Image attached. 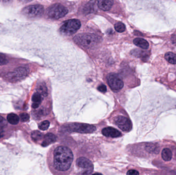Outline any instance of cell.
Returning <instances> with one entry per match:
<instances>
[{
  "instance_id": "cell-1",
  "label": "cell",
  "mask_w": 176,
  "mask_h": 175,
  "mask_svg": "<svg viewBox=\"0 0 176 175\" xmlns=\"http://www.w3.org/2000/svg\"><path fill=\"white\" fill-rule=\"evenodd\" d=\"M74 155L71 149L61 145L54 146L51 149L49 164L54 173L67 174L71 170Z\"/></svg>"
},
{
  "instance_id": "cell-2",
  "label": "cell",
  "mask_w": 176,
  "mask_h": 175,
  "mask_svg": "<svg viewBox=\"0 0 176 175\" xmlns=\"http://www.w3.org/2000/svg\"><path fill=\"white\" fill-rule=\"evenodd\" d=\"M75 42L84 48H91L97 45L99 40V37L93 34H83L78 35L74 38Z\"/></svg>"
},
{
  "instance_id": "cell-3",
  "label": "cell",
  "mask_w": 176,
  "mask_h": 175,
  "mask_svg": "<svg viewBox=\"0 0 176 175\" xmlns=\"http://www.w3.org/2000/svg\"><path fill=\"white\" fill-rule=\"evenodd\" d=\"M81 26V21L78 20H69L61 26L60 32L63 35H71L76 33Z\"/></svg>"
},
{
  "instance_id": "cell-4",
  "label": "cell",
  "mask_w": 176,
  "mask_h": 175,
  "mask_svg": "<svg viewBox=\"0 0 176 175\" xmlns=\"http://www.w3.org/2000/svg\"><path fill=\"white\" fill-rule=\"evenodd\" d=\"M65 129L69 132H77L79 133H92L96 130L95 126L85 123H72L68 124Z\"/></svg>"
},
{
  "instance_id": "cell-5",
  "label": "cell",
  "mask_w": 176,
  "mask_h": 175,
  "mask_svg": "<svg viewBox=\"0 0 176 175\" xmlns=\"http://www.w3.org/2000/svg\"><path fill=\"white\" fill-rule=\"evenodd\" d=\"M47 15L52 19L57 20L65 16L68 13V10L61 4H54L50 7L47 11Z\"/></svg>"
},
{
  "instance_id": "cell-6",
  "label": "cell",
  "mask_w": 176,
  "mask_h": 175,
  "mask_svg": "<svg viewBox=\"0 0 176 175\" xmlns=\"http://www.w3.org/2000/svg\"><path fill=\"white\" fill-rule=\"evenodd\" d=\"M76 166L79 169L82 170L81 174L90 175L93 172L94 166L89 159L85 157H80L76 160Z\"/></svg>"
},
{
  "instance_id": "cell-7",
  "label": "cell",
  "mask_w": 176,
  "mask_h": 175,
  "mask_svg": "<svg viewBox=\"0 0 176 175\" xmlns=\"http://www.w3.org/2000/svg\"><path fill=\"white\" fill-rule=\"evenodd\" d=\"M28 72L29 70L28 68L25 67L17 68L13 72L8 74L7 78L11 82H17L26 77Z\"/></svg>"
},
{
  "instance_id": "cell-8",
  "label": "cell",
  "mask_w": 176,
  "mask_h": 175,
  "mask_svg": "<svg viewBox=\"0 0 176 175\" xmlns=\"http://www.w3.org/2000/svg\"><path fill=\"white\" fill-rule=\"evenodd\" d=\"M44 12V7L40 5H34L25 7L22 13L25 16L29 18H36L42 16Z\"/></svg>"
},
{
  "instance_id": "cell-9",
  "label": "cell",
  "mask_w": 176,
  "mask_h": 175,
  "mask_svg": "<svg viewBox=\"0 0 176 175\" xmlns=\"http://www.w3.org/2000/svg\"><path fill=\"white\" fill-rule=\"evenodd\" d=\"M107 81L111 89L115 92L119 91L124 87L123 80L116 74H109L107 77Z\"/></svg>"
},
{
  "instance_id": "cell-10",
  "label": "cell",
  "mask_w": 176,
  "mask_h": 175,
  "mask_svg": "<svg viewBox=\"0 0 176 175\" xmlns=\"http://www.w3.org/2000/svg\"><path fill=\"white\" fill-rule=\"evenodd\" d=\"M114 121L116 126L124 132H129L132 129L131 121L125 116H117Z\"/></svg>"
},
{
  "instance_id": "cell-11",
  "label": "cell",
  "mask_w": 176,
  "mask_h": 175,
  "mask_svg": "<svg viewBox=\"0 0 176 175\" xmlns=\"http://www.w3.org/2000/svg\"><path fill=\"white\" fill-rule=\"evenodd\" d=\"M102 133L103 136L111 138H118L122 136V133L120 131L112 127H107L102 130Z\"/></svg>"
},
{
  "instance_id": "cell-12",
  "label": "cell",
  "mask_w": 176,
  "mask_h": 175,
  "mask_svg": "<svg viewBox=\"0 0 176 175\" xmlns=\"http://www.w3.org/2000/svg\"><path fill=\"white\" fill-rule=\"evenodd\" d=\"M113 0H97V5L100 9L108 11L111 8Z\"/></svg>"
},
{
  "instance_id": "cell-13",
  "label": "cell",
  "mask_w": 176,
  "mask_h": 175,
  "mask_svg": "<svg viewBox=\"0 0 176 175\" xmlns=\"http://www.w3.org/2000/svg\"><path fill=\"white\" fill-rule=\"evenodd\" d=\"M57 140L56 135L52 133H47L44 136L43 140L42 141V146L46 147L52 143H54Z\"/></svg>"
},
{
  "instance_id": "cell-14",
  "label": "cell",
  "mask_w": 176,
  "mask_h": 175,
  "mask_svg": "<svg viewBox=\"0 0 176 175\" xmlns=\"http://www.w3.org/2000/svg\"><path fill=\"white\" fill-rule=\"evenodd\" d=\"M42 100L43 97L41 94L37 92L34 93L32 96V101L33 102L32 104V108L36 109L39 108V105L42 102Z\"/></svg>"
},
{
  "instance_id": "cell-15",
  "label": "cell",
  "mask_w": 176,
  "mask_h": 175,
  "mask_svg": "<svg viewBox=\"0 0 176 175\" xmlns=\"http://www.w3.org/2000/svg\"><path fill=\"white\" fill-rule=\"evenodd\" d=\"M133 43L140 48L147 49L149 47L148 42L142 38H136L133 40Z\"/></svg>"
},
{
  "instance_id": "cell-16",
  "label": "cell",
  "mask_w": 176,
  "mask_h": 175,
  "mask_svg": "<svg viewBox=\"0 0 176 175\" xmlns=\"http://www.w3.org/2000/svg\"><path fill=\"white\" fill-rule=\"evenodd\" d=\"M173 157V154L169 148H165L162 151V157L165 161H170L171 160Z\"/></svg>"
},
{
  "instance_id": "cell-17",
  "label": "cell",
  "mask_w": 176,
  "mask_h": 175,
  "mask_svg": "<svg viewBox=\"0 0 176 175\" xmlns=\"http://www.w3.org/2000/svg\"><path fill=\"white\" fill-rule=\"evenodd\" d=\"M7 119L8 122L13 125H16L19 123L20 120L19 117L16 114L13 113L8 115Z\"/></svg>"
},
{
  "instance_id": "cell-18",
  "label": "cell",
  "mask_w": 176,
  "mask_h": 175,
  "mask_svg": "<svg viewBox=\"0 0 176 175\" xmlns=\"http://www.w3.org/2000/svg\"><path fill=\"white\" fill-rule=\"evenodd\" d=\"M165 58L169 63L172 64H176V54L175 53L171 52L167 53L165 54Z\"/></svg>"
},
{
  "instance_id": "cell-19",
  "label": "cell",
  "mask_w": 176,
  "mask_h": 175,
  "mask_svg": "<svg viewBox=\"0 0 176 175\" xmlns=\"http://www.w3.org/2000/svg\"><path fill=\"white\" fill-rule=\"evenodd\" d=\"M31 137L34 141H38L43 138V134L38 130H35L32 133Z\"/></svg>"
},
{
  "instance_id": "cell-20",
  "label": "cell",
  "mask_w": 176,
  "mask_h": 175,
  "mask_svg": "<svg viewBox=\"0 0 176 175\" xmlns=\"http://www.w3.org/2000/svg\"><path fill=\"white\" fill-rule=\"evenodd\" d=\"M37 92L42 95V96L46 97L47 95V89L45 84H40L38 86Z\"/></svg>"
},
{
  "instance_id": "cell-21",
  "label": "cell",
  "mask_w": 176,
  "mask_h": 175,
  "mask_svg": "<svg viewBox=\"0 0 176 175\" xmlns=\"http://www.w3.org/2000/svg\"><path fill=\"white\" fill-rule=\"evenodd\" d=\"M94 4L93 2H89V3L86 4L84 8V13H90L93 12L94 10Z\"/></svg>"
},
{
  "instance_id": "cell-22",
  "label": "cell",
  "mask_w": 176,
  "mask_h": 175,
  "mask_svg": "<svg viewBox=\"0 0 176 175\" xmlns=\"http://www.w3.org/2000/svg\"><path fill=\"white\" fill-rule=\"evenodd\" d=\"M115 29L118 32H123L126 30V26L121 22L117 23L114 26Z\"/></svg>"
},
{
  "instance_id": "cell-23",
  "label": "cell",
  "mask_w": 176,
  "mask_h": 175,
  "mask_svg": "<svg viewBox=\"0 0 176 175\" xmlns=\"http://www.w3.org/2000/svg\"><path fill=\"white\" fill-rule=\"evenodd\" d=\"M50 125V123L49 121L45 120L41 122L39 124L38 127L40 130H46L49 129Z\"/></svg>"
},
{
  "instance_id": "cell-24",
  "label": "cell",
  "mask_w": 176,
  "mask_h": 175,
  "mask_svg": "<svg viewBox=\"0 0 176 175\" xmlns=\"http://www.w3.org/2000/svg\"><path fill=\"white\" fill-rule=\"evenodd\" d=\"M146 149L147 151L150 153H157L156 152L157 150V146L154 144H147L146 146Z\"/></svg>"
},
{
  "instance_id": "cell-25",
  "label": "cell",
  "mask_w": 176,
  "mask_h": 175,
  "mask_svg": "<svg viewBox=\"0 0 176 175\" xmlns=\"http://www.w3.org/2000/svg\"><path fill=\"white\" fill-rule=\"evenodd\" d=\"M20 118L22 122H26L29 119V115L27 113H22L20 115Z\"/></svg>"
},
{
  "instance_id": "cell-26",
  "label": "cell",
  "mask_w": 176,
  "mask_h": 175,
  "mask_svg": "<svg viewBox=\"0 0 176 175\" xmlns=\"http://www.w3.org/2000/svg\"><path fill=\"white\" fill-rule=\"evenodd\" d=\"M8 63L6 57L2 53H0V65L6 64Z\"/></svg>"
},
{
  "instance_id": "cell-27",
  "label": "cell",
  "mask_w": 176,
  "mask_h": 175,
  "mask_svg": "<svg viewBox=\"0 0 176 175\" xmlns=\"http://www.w3.org/2000/svg\"><path fill=\"white\" fill-rule=\"evenodd\" d=\"M97 89L102 93H106L107 92V87L104 84L99 85V86L97 87Z\"/></svg>"
},
{
  "instance_id": "cell-28",
  "label": "cell",
  "mask_w": 176,
  "mask_h": 175,
  "mask_svg": "<svg viewBox=\"0 0 176 175\" xmlns=\"http://www.w3.org/2000/svg\"><path fill=\"white\" fill-rule=\"evenodd\" d=\"M127 174L129 175H139V173L137 170H130L128 171Z\"/></svg>"
},
{
  "instance_id": "cell-29",
  "label": "cell",
  "mask_w": 176,
  "mask_h": 175,
  "mask_svg": "<svg viewBox=\"0 0 176 175\" xmlns=\"http://www.w3.org/2000/svg\"><path fill=\"white\" fill-rule=\"evenodd\" d=\"M4 135V130L3 127L0 126V138H2Z\"/></svg>"
},
{
  "instance_id": "cell-30",
  "label": "cell",
  "mask_w": 176,
  "mask_h": 175,
  "mask_svg": "<svg viewBox=\"0 0 176 175\" xmlns=\"http://www.w3.org/2000/svg\"><path fill=\"white\" fill-rule=\"evenodd\" d=\"M171 40H172L174 43H176V35H172Z\"/></svg>"
},
{
  "instance_id": "cell-31",
  "label": "cell",
  "mask_w": 176,
  "mask_h": 175,
  "mask_svg": "<svg viewBox=\"0 0 176 175\" xmlns=\"http://www.w3.org/2000/svg\"><path fill=\"white\" fill-rule=\"evenodd\" d=\"M19 1L23 3H28L31 2L32 0H19Z\"/></svg>"
},
{
  "instance_id": "cell-32",
  "label": "cell",
  "mask_w": 176,
  "mask_h": 175,
  "mask_svg": "<svg viewBox=\"0 0 176 175\" xmlns=\"http://www.w3.org/2000/svg\"><path fill=\"white\" fill-rule=\"evenodd\" d=\"M4 121V118L2 117V116H0V123L3 122Z\"/></svg>"
},
{
  "instance_id": "cell-33",
  "label": "cell",
  "mask_w": 176,
  "mask_h": 175,
  "mask_svg": "<svg viewBox=\"0 0 176 175\" xmlns=\"http://www.w3.org/2000/svg\"><path fill=\"white\" fill-rule=\"evenodd\" d=\"M3 1H9V0H3Z\"/></svg>"
}]
</instances>
